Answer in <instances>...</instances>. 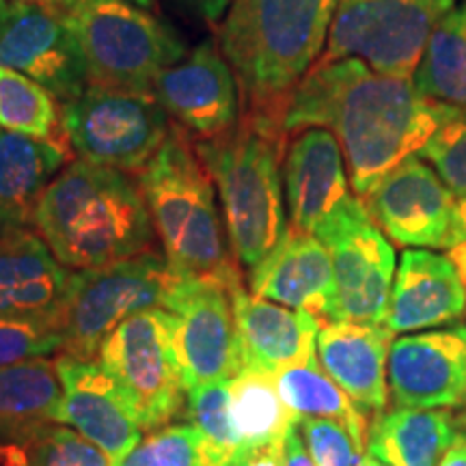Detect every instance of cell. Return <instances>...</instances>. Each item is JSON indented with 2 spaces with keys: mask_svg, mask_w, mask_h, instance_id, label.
<instances>
[{
  "mask_svg": "<svg viewBox=\"0 0 466 466\" xmlns=\"http://www.w3.org/2000/svg\"><path fill=\"white\" fill-rule=\"evenodd\" d=\"M445 110L447 104L419 93L412 78L376 72L350 56L309 69L283 104L281 132L285 138L307 127L333 132L352 190L365 197L421 151Z\"/></svg>",
  "mask_w": 466,
  "mask_h": 466,
  "instance_id": "1",
  "label": "cell"
},
{
  "mask_svg": "<svg viewBox=\"0 0 466 466\" xmlns=\"http://www.w3.org/2000/svg\"><path fill=\"white\" fill-rule=\"evenodd\" d=\"M52 255L72 270L100 268L147 250L154 238L143 190L126 171L74 160L33 212Z\"/></svg>",
  "mask_w": 466,
  "mask_h": 466,
  "instance_id": "2",
  "label": "cell"
},
{
  "mask_svg": "<svg viewBox=\"0 0 466 466\" xmlns=\"http://www.w3.org/2000/svg\"><path fill=\"white\" fill-rule=\"evenodd\" d=\"M341 0H233L220 52L236 69L247 113L279 121L288 96L318 63Z\"/></svg>",
  "mask_w": 466,
  "mask_h": 466,
  "instance_id": "3",
  "label": "cell"
},
{
  "mask_svg": "<svg viewBox=\"0 0 466 466\" xmlns=\"http://www.w3.org/2000/svg\"><path fill=\"white\" fill-rule=\"evenodd\" d=\"M288 138L272 116L247 113L231 130L197 145L218 186L233 255L250 272L288 233L281 156Z\"/></svg>",
  "mask_w": 466,
  "mask_h": 466,
  "instance_id": "4",
  "label": "cell"
},
{
  "mask_svg": "<svg viewBox=\"0 0 466 466\" xmlns=\"http://www.w3.org/2000/svg\"><path fill=\"white\" fill-rule=\"evenodd\" d=\"M212 182L179 126H171L165 143L138 175L171 270L177 277L218 279L231 291L242 283L227 250Z\"/></svg>",
  "mask_w": 466,
  "mask_h": 466,
  "instance_id": "5",
  "label": "cell"
},
{
  "mask_svg": "<svg viewBox=\"0 0 466 466\" xmlns=\"http://www.w3.org/2000/svg\"><path fill=\"white\" fill-rule=\"evenodd\" d=\"M69 20L96 86L151 93L156 78L186 56L171 26L127 0H83Z\"/></svg>",
  "mask_w": 466,
  "mask_h": 466,
  "instance_id": "6",
  "label": "cell"
},
{
  "mask_svg": "<svg viewBox=\"0 0 466 466\" xmlns=\"http://www.w3.org/2000/svg\"><path fill=\"white\" fill-rule=\"evenodd\" d=\"M177 275L167 258L134 255L100 268L72 272L58 319L63 354L93 360L106 337L124 319L149 309H167Z\"/></svg>",
  "mask_w": 466,
  "mask_h": 466,
  "instance_id": "7",
  "label": "cell"
},
{
  "mask_svg": "<svg viewBox=\"0 0 466 466\" xmlns=\"http://www.w3.org/2000/svg\"><path fill=\"white\" fill-rule=\"evenodd\" d=\"M175 316L149 309L124 319L104 339L100 365L124 395L143 432L186 417V389L173 341Z\"/></svg>",
  "mask_w": 466,
  "mask_h": 466,
  "instance_id": "8",
  "label": "cell"
},
{
  "mask_svg": "<svg viewBox=\"0 0 466 466\" xmlns=\"http://www.w3.org/2000/svg\"><path fill=\"white\" fill-rule=\"evenodd\" d=\"M167 116L154 93L89 85L83 96L63 104L61 130L80 160L138 171L171 132Z\"/></svg>",
  "mask_w": 466,
  "mask_h": 466,
  "instance_id": "9",
  "label": "cell"
},
{
  "mask_svg": "<svg viewBox=\"0 0 466 466\" xmlns=\"http://www.w3.org/2000/svg\"><path fill=\"white\" fill-rule=\"evenodd\" d=\"M456 0H341L318 63L360 58L376 72L412 78L430 35Z\"/></svg>",
  "mask_w": 466,
  "mask_h": 466,
  "instance_id": "10",
  "label": "cell"
},
{
  "mask_svg": "<svg viewBox=\"0 0 466 466\" xmlns=\"http://www.w3.org/2000/svg\"><path fill=\"white\" fill-rule=\"evenodd\" d=\"M313 236L333 259L330 322L384 324L395 279V250L365 203L352 195Z\"/></svg>",
  "mask_w": 466,
  "mask_h": 466,
  "instance_id": "11",
  "label": "cell"
},
{
  "mask_svg": "<svg viewBox=\"0 0 466 466\" xmlns=\"http://www.w3.org/2000/svg\"><path fill=\"white\" fill-rule=\"evenodd\" d=\"M167 311L175 316V352L186 393L231 382L242 370L229 289L212 277H179Z\"/></svg>",
  "mask_w": 466,
  "mask_h": 466,
  "instance_id": "12",
  "label": "cell"
},
{
  "mask_svg": "<svg viewBox=\"0 0 466 466\" xmlns=\"http://www.w3.org/2000/svg\"><path fill=\"white\" fill-rule=\"evenodd\" d=\"M384 236L401 247L447 248L456 244L458 199L421 156H410L363 197Z\"/></svg>",
  "mask_w": 466,
  "mask_h": 466,
  "instance_id": "13",
  "label": "cell"
},
{
  "mask_svg": "<svg viewBox=\"0 0 466 466\" xmlns=\"http://www.w3.org/2000/svg\"><path fill=\"white\" fill-rule=\"evenodd\" d=\"M0 66L28 76L56 102L67 104L89 86V69L69 15L11 3L0 26Z\"/></svg>",
  "mask_w": 466,
  "mask_h": 466,
  "instance_id": "14",
  "label": "cell"
},
{
  "mask_svg": "<svg viewBox=\"0 0 466 466\" xmlns=\"http://www.w3.org/2000/svg\"><path fill=\"white\" fill-rule=\"evenodd\" d=\"M151 93L179 127L201 138L218 137L240 121L236 76L212 42L199 44L182 61L167 67Z\"/></svg>",
  "mask_w": 466,
  "mask_h": 466,
  "instance_id": "15",
  "label": "cell"
},
{
  "mask_svg": "<svg viewBox=\"0 0 466 466\" xmlns=\"http://www.w3.org/2000/svg\"><path fill=\"white\" fill-rule=\"evenodd\" d=\"M389 389L398 406H466V326L400 337L389 354Z\"/></svg>",
  "mask_w": 466,
  "mask_h": 466,
  "instance_id": "16",
  "label": "cell"
},
{
  "mask_svg": "<svg viewBox=\"0 0 466 466\" xmlns=\"http://www.w3.org/2000/svg\"><path fill=\"white\" fill-rule=\"evenodd\" d=\"M69 281L72 272L42 236L25 227L0 229V318L58 330Z\"/></svg>",
  "mask_w": 466,
  "mask_h": 466,
  "instance_id": "17",
  "label": "cell"
},
{
  "mask_svg": "<svg viewBox=\"0 0 466 466\" xmlns=\"http://www.w3.org/2000/svg\"><path fill=\"white\" fill-rule=\"evenodd\" d=\"M56 371L63 387L56 423L69 425L86 441L96 442L115 462L143 441L141 425L100 363L61 354Z\"/></svg>",
  "mask_w": 466,
  "mask_h": 466,
  "instance_id": "18",
  "label": "cell"
},
{
  "mask_svg": "<svg viewBox=\"0 0 466 466\" xmlns=\"http://www.w3.org/2000/svg\"><path fill=\"white\" fill-rule=\"evenodd\" d=\"M343 162L339 141L326 127L291 134L285 145L283 188L294 229L316 233L352 197Z\"/></svg>",
  "mask_w": 466,
  "mask_h": 466,
  "instance_id": "19",
  "label": "cell"
},
{
  "mask_svg": "<svg viewBox=\"0 0 466 466\" xmlns=\"http://www.w3.org/2000/svg\"><path fill=\"white\" fill-rule=\"evenodd\" d=\"M240 341L242 367L277 376L288 367L307 363L318 354L319 318L307 311L250 296L242 285L229 291Z\"/></svg>",
  "mask_w": 466,
  "mask_h": 466,
  "instance_id": "20",
  "label": "cell"
},
{
  "mask_svg": "<svg viewBox=\"0 0 466 466\" xmlns=\"http://www.w3.org/2000/svg\"><path fill=\"white\" fill-rule=\"evenodd\" d=\"M466 311V289L450 255L430 248L401 253L384 326L391 333H415L456 322Z\"/></svg>",
  "mask_w": 466,
  "mask_h": 466,
  "instance_id": "21",
  "label": "cell"
},
{
  "mask_svg": "<svg viewBox=\"0 0 466 466\" xmlns=\"http://www.w3.org/2000/svg\"><path fill=\"white\" fill-rule=\"evenodd\" d=\"M250 291L296 311L330 318L335 272L329 248L313 233L289 227L281 244L250 270Z\"/></svg>",
  "mask_w": 466,
  "mask_h": 466,
  "instance_id": "22",
  "label": "cell"
},
{
  "mask_svg": "<svg viewBox=\"0 0 466 466\" xmlns=\"http://www.w3.org/2000/svg\"><path fill=\"white\" fill-rule=\"evenodd\" d=\"M395 333L384 324L322 322L318 360L348 398L365 412L384 410L389 400V354Z\"/></svg>",
  "mask_w": 466,
  "mask_h": 466,
  "instance_id": "23",
  "label": "cell"
},
{
  "mask_svg": "<svg viewBox=\"0 0 466 466\" xmlns=\"http://www.w3.org/2000/svg\"><path fill=\"white\" fill-rule=\"evenodd\" d=\"M69 158L63 138H33L0 127V229L33 223V212Z\"/></svg>",
  "mask_w": 466,
  "mask_h": 466,
  "instance_id": "24",
  "label": "cell"
},
{
  "mask_svg": "<svg viewBox=\"0 0 466 466\" xmlns=\"http://www.w3.org/2000/svg\"><path fill=\"white\" fill-rule=\"evenodd\" d=\"M61 398L56 360L37 357L0 367V439L25 447L56 423Z\"/></svg>",
  "mask_w": 466,
  "mask_h": 466,
  "instance_id": "25",
  "label": "cell"
},
{
  "mask_svg": "<svg viewBox=\"0 0 466 466\" xmlns=\"http://www.w3.org/2000/svg\"><path fill=\"white\" fill-rule=\"evenodd\" d=\"M458 430L442 410L395 406L367 434V451L389 466H439Z\"/></svg>",
  "mask_w": 466,
  "mask_h": 466,
  "instance_id": "26",
  "label": "cell"
},
{
  "mask_svg": "<svg viewBox=\"0 0 466 466\" xmlns=\"http://www.w3.org/2000/svg\"><path fill=\"white\" fill-rule=\"evenodd\" d=\"M277 391L296 421L300 419H330L346 425L354 441L365 450L367 415L348 398V393L319 365L318 354L307 363L288 367L275 376Z\"/></svg>",
  "mask_w": 466,
  "mask_h": 466,
  "instance_id": "27",
  "label": "cell"
},
{
  "mask_svg": "<svg viewBox=\"0 0 466 466\" xmlns=\"http://www.w3.org/2000/svg\"><path fill=\"white\" fill-rule=\"evenodd\" d=\"M231 421L242 441V451L283 445L299 421L283 404L275 376L242 367L229 382ZM240 451V453H242Z\"/></svg>",
  "mask_w": 466,
  "mask_h": 466,
  "instance_id": "28",
  "label": "cell"
},
{
  "mask_svg": "<svg viewBox=\"0 0 466 466\" xmlns=\"http://www.w3.org/2000/svg\"><path fill=\"white\" fill-rule=\"evenodd\" d=\"M412 83L430 100L466 108V22L458 5L430 35Z\"/></svg>",
  "mask_w": 466,
  "mask_h": 466,
  "instance_id": "29",
  "label": "cell"
},
{
  "mask_svg": "<svg viewBox=\"0 0 466 466\" xmlns=\"http://www.w3.org/2000/svg\"><path fill=\"white\" fill-rule=\"evenodd\" d=\"M186 401V417L201 439L203 464L231 466L242 451V441L231 421L229 382L197 387Z\"/></svg>",
  "mask_w": 466,
  "mask_h": 466,
  "instance_id": "30",
  "label": "cell"
},
{
  "mask_svg": "<svg viewBox=\"0 0 466 466\" xmlns=\"http://www.w3.org/2000/svg\"><path fill=\"white\" fill-rule=\"evenodd\" d=\"M56 97L28 76L0 66V127L33 138H55Z\"/></svg>",
  "mask_w": 466,
  "mask_h": 466,
  "instance_id": "31",
  "label": "cell"
},
{
  "mask_svg": "<svg viewBox=\"0 0 466 466\" xmlns=\"http://www.w3.org/2000/svg\"><path fill=\"white\" fill-rule=\"evenodd\" d=\"M417 156L432 165L458 201L466 199V108L447 104L439 127Z\"/></svg>",
  "mask_w": 466,
  "mask_h": 466,
  "instance_id": "32",
  "label": "cell"
},
{
  "mask_svg": "<svg viewBox=\"0 0 466 466\" xmlns=\"http://www.w3.org/2000/svg\"><path fill=\"white\" fill-rule=\"evenodd\" d=\"M115 466H206L201 439L192 423H173L154 430Z\"/></svg>",
  "mask_w": 466,
  "mask_h": 466,
  "instance_id": "33",
  "label": "cell"
},
{
  "mask_svg": "<svg viewBox=\"0 0 466 466\" xmlns=\"http://www.w3.org/2000/svg\"><path fill=\"white\" fill-rule=\"evenodd\" d=\"M28 466H115V460L96 442L86 441L69 428L46 425L25 445Z\"/></svg>",
  "mask_w": 466,
  "mask_h": 466,
  "instance_id": "34",
  "label": "cell"
},
{
  "mask_svg": "<svg viewBox=\"0 0 466 466\" xmlns=\"http://www.w3.org/2000/svg\"><path fill=\"white\" fill-rule=\"evenodd\" d=\"M300 436L316 466H359L363 447L346 425L330 419H300Z\"/></svg>",
  "mask_w": 466,
  "mask_h": 466,
  "instance_id": "35",
  "label": "cell"
},
{
  "mask_svg": "<svg viewBox=\"0 0 466 466\" xmlns=\"http://www.w3.org/2000/svg\"><path fill=\"white\" fill-rule=\"evenodd\" d=\"M55 350H61V335L52 326L0 318V367L48 357Z\"/></svg>",
  "mask_w": 466,
  "mask_h": 466,
  "instance_id": "36",
  "label": "cell"
},
{
  "mask_svg": "<svg viewBox=\"0 0 466 466\" xmlns=\"http://www.w3.org/2000/svg\"><path fill=\"white\" fill-rule=\"evenodd\" d=\"M231 466H285V442L242 451Z\"/></svg>",
  "mask_w": 466,
  "mask_h": 466,
  "instance_id": "37",
  "label": "cell"
},
{
  "mask_svg": "<svg viewBox=\"0 0 466 466\" xmlns=\"http://www.w3.org/2000/svg\"><path fill=\"white\" fill-rule=\"evenodd\" d=\"M285 466H316L309 456L305 442L299 428H291V432L285 439Z\"/></svg>",
  "mask_w": 466,
  "mask_h": 466,
  "instance_id": "38",
  "label": "cell"
},
{
  "mask_svg": "<svg viewBox=\"0 0 466 466\" xmlns=\"http://www.w3.org/2000/svg\"><path fill=\"white\" fill-rule=\"evenodd\" d=\"M233 0H195V5L199 7L201 15L206 17L212 25H218L223 20L227 11H229Z\"/></svg>",
  "mask_w": 466,
  "mask_h": 466,
  "instance_id": "39",
  "label": "cell"
},
{
  "mask_svg": "<svg viewBox=\"0 0 466 466\" xmlns=\"http://www.w3.org/2000/svg\"><path fill=\"white\" fill-rule=\"evenodd\" d=\"M439 466H466V432H458Z\"/></svg>",
  "mask_w": 466,
  "mask_h": 466,
  "instance_id": "40",
  "label": "cell"
},
{
  "mask_svg": "<svg viewBox=\"0 0 466 466\" xmlns=\"http://www.w3.org/2000/svg\"><path fill=\"white\" fill-rule=\"evenodd\" d=\"M14 3L35 5V7L56 11V14H63V15H72L74 9L78 7L83 0H14Z\"/></svg>",
  "mask_w": 466,
  "mask_h": 466,
  "instance_id": "41",
  "label": "cell"
},
{
  "mask_svg": "<svg viewBox=\"0 0 466 466\" xmlns=\"http://www.w3.org/2000/svg\"><path fill=\"white\" fill-rule=\"evenodd\" d=\"M447 255H450L453 266H456L458 275H460V279H462V285L466 289V242H460V244H456V247H451Z\"/></svg>",
  "mask_w": 466,
  "mask_h": 466,
  "instance_id": "42",
  "label": "cell"
},
{
  "mask_svg": "<svg viewBox=\"0 0 466 466\" xmlns=\"http://www.w3.org/2000/svg\"><path fill=\"white\" fill-rule=\"evenodd\" d=\"M460 242H466V199L458 201L456 208V244Z\"/></svg>",
  "mask_w": 466,
  "mask_h": 466,
  "instance_id": "43",
  "label": "cell"
},
{
  "mask_svg": "<svg viewBox=\"0 0 466 466\" xmlns=\"http://www.w3.org/2000/svg\"><path fill=\"white\" fill-rule=\"evenodd\" d=\"M9 7L11 5L7 3V0H0V26H3L5 17H7V14H9Z\"/></svg>",
  "mask_w": 466,
  "mask_h": 466,
  "instance_id": "44",
  "label": "cell"
},
{
  "mask_svg": "<svg viewBox=\"0 0 466 466\" xmlns=\"http://www.w3.org/2000/svg\"><path fill=\"white\" fill-rule=\"evenodd\" d=\"M127 3L137 5V7H141V9H147V7H151V5L156 3V0H127Z\"/></svg>",
  "mask_w": 466,
  "mask_h": 466,
  "instance_id": "45",
  "label": "cell"
},
{
  "mask_svg": "<svg viewBox=\"0 0 466 466\" xmlns=\"http://www.w3.org/2000/svg\"><path fill=\"white\" fill-rule=\"evenodd\" d=\"M380 462H378V460L374 458V456H370V453H367V456L360 460V464L359 466H378Z\"/></svg>",
  "mask_w": 466,
  "mask_h": 466,
  "instance_id": "46",
  "label": "cell"
},
{
  "mask_svg": "<svg viewBox=\"0 0 466 466\" xmlns=\"http://www.w3.org/2000/svg\"><path fill=\"white\" fill-rule=\"evenodd\" d=\"M458 9H460V14H462L464 22H466V0H460V3H458Z\"/></svg>",
  "mask_w": 466,
  "mask_h": 466,
  "instance_id": "47",
  "label": "cell"
},
{
  "mask_svg": "<svg viewBox=\"0 0 466 466\" xmlns=\"http://www.w3.org/2000/svg\"><path fill=\"white\" fill-rule=\"evenodd\" d=\"M3 456H5V447L0 445V460H3Z\"/></svg>",
  "mask_w": 466,
  "mask_h": 466,
  "instance_id": "48",
  "label": "cell"
},
{
  "mask_svg": "<svg viewBox=\"0 0 466 466\" xmlns=\"http://www.w3.org/2000/svg\"><path fill=\"white\" fill-rule=\"evenodd\" d=\"M460 423H462V425H464V430H466V415H464L462 419H460Z\"/></svg>",
  "mask_w": 466,
  "mask_h": 466,
  "instance_id": "49",
  "label": "cell"
},
{
  "mask_svg": "<svg viewBox=\"0 0 466 466\" xmlns=\"http://www.w3.org/2000/svg\"><path fill=\"white\" fill-rule=\"evenodd\" d=\"M378 460V458H376ZM378 462H380V460H378ZM378 466H389V464H384V462H380V464H378Z\"/></svg>",
  "mask_w": 466,
  "mask_h": 466,
  "instance_id": "50",
  "label": "cell"
}]
</instances>
